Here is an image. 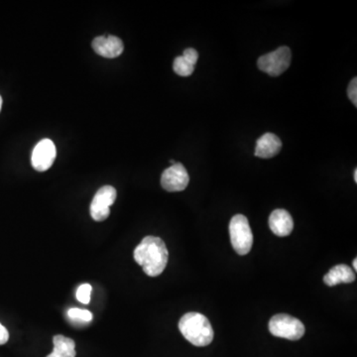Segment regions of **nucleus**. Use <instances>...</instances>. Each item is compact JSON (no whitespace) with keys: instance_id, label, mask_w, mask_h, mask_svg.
Returning a JSON list of instances; mask_svg holds the SVG:
<instances>
[{"instance_id":"obj_3","label":"nucleus","mask_w":357,"mask_h":357,"mask_svg":"<svg viewBox=\"0 0 357 357\" xmlns=\"http://www.w3.org/2000/svg\"><path fill=\"white\" fill-rule=\"evenodd\" d=\"M229 235L233 249L240 255H247L254 244V235L247 217L243 215H234L229 224Z\"/></svg>"},{"instance_id":"obj_22","label":"nucleus","mask_w":357,"mask_h":357,"mask_svg":"<svg viewBox=\"0 0 357 357\" xmlns=\"http://www.w3.org/2000/svg\"><path fill=\"white\" fill-rule=\"evenodd\" d=\"M1 108H2V97H0V110H1Z\"/></svg>"},{"instance_id":"obj_12","label":"nucleus","mask_w":357,"mask_h":357,"mask_svg":"<svg viewBox=\"0 0 357 357\" xmlns=\"http://www.w3.org/2000/svg\"><path fill=\"white\" fill-rule=\"evenodd\" d=\"M356 281V273L345 264H340L331 268L330 272L324 277V284L328 286H337L342 283H352Z\"/></svg>"},{"instance_id":"obj_21","label":"nucleus","mask_w":357,"mask_h":357,"mask_svg":"<svg viewBox=\"0 0 357 357\" xmlns=\"http://www.w3.org/2000/svg\"><path fill=\"white\" fill-rule=\"evenodd\" d=\"M354 182L357 183V170H354Z\"/></svg>"},{"instance_id":"obj_4","label":"nucleus","mask_w":357,"mask_h":357,"mask_svg":"<svg viewBox=\"0 0 357 357\" xmlns=\"http://www.w3.org/2000/svg\"><path fill=\"white\" fill-rule=\"evenodd\" d=\"M269 331L274 337L298 340L305 333V326L300 319L286 314L276 315L269 322Z\"/></svg>"},{"instance_id":"obj_17","label":"nucleus","mask_w":357,"mask_h":357,"mask_svg":"<svg viewBox=\"0 0 357 357\" xmlns=\"http://www.w3.org/2000/svg\"><path fill=\"white\" fill-rule=\"evenodd\" d=\"M347 96L351 99V103L357 106V78H354L349 83V89H347Z\"/></svg>"},{"instance_id":"obj_18","label":"nucleus","mask_w":357,"mask_h":357,"mask_svg":"<svg viewBox=\"0 0 357 357\" xmlns=\"http://www.w3.org/2000/svg\"><path fill=\"white\" fill-rule=\"evenodd\" d=\"M183 57L187 60L188 62L191 63L192 65H196L199 60V53L194 49L189 48L185 49Z\"/></svg>"},{"instance_id":"obj_20","label":"nucleus","mask_w":357,"mask_h":357,"mask_svg":"<svg viewBox=\"0 0 357 357\" xmlns=\"http://www.w3.org/2000/svg\"><path fill=\"white\" fill-rule=\"evenodd\" d=\"M357 258L354 259V261H352V265H354V271H357Z\"/></svg>"},{"instance_id":"obj_16","label":"nucleus","mask_w":357,"mask_h":357,"mask_svg":"<svg viewBox=\"0 0 357 357\" xmlns=\"http://www.w3.org/2000/svg\"><path fill=\"white\" fill-rule=\"evenodd\" d=\"M92 286L90 284H83L76 290V299L81 303L88 305L90 302V293H92Z\"/></svg>"},{"instance_id":"obj_10","label":"nucleus","mask_w":357,"mask_h":357,"mask_svg":"<svg viewBox=\"0 0 357 357\" xmlns=\"http://www.w3.org/2000/svg\"><path fill=\"white\" fill-rule=\"evenodd\" d=\"M282 149V142L277 135L273 133H265L257 140L255 148V156L259 158H273L279 154Z\"/></svg>"},{"instance_id":"obj_9","label":"nucleus","mask_w":357,"mask_h":357,"mask_svg":"<svg viewBox=\"0 0 357 357\" xmlns=\"http://www.w3.org/2000/svg\"><path fill=\"white\" fill-rule=\"evenodd\" d=\"M92 48L97 55L113 59L124 52V43L117 36H99L92 41Z\"/></svg>"},{"instance_id":"obj_6","label":"nucleus","mask_w":357,"mask_h":357,"mask_svg":"<svg viewBox=\"0 0 357 357\" xmlns=\"http://www.w3.org/2000/svg\"><path fill=\"white\" fill-rule=\"evenodd\" d=\"M117 190L111 185H104L94 194L90 204V215L96 222H103L110 217L111 206L117 199Z\"/></svg>"},{"instance_id":"obj_5","label":"nucleus","mask_w":357,"mask_h":357,"mask_svg":"<svg viewBox=\"0 0 357 357\" xmlns=\"http://www.w3.org/2000/svg\"><path fill=\"white\" fill-rule=\"evenodd\" d=\"M291 59V50L286 46H283L269 54L261 56L257 61V66L260 71L269 76H278L288 69Z\"/></svg>"},{"instance_id":"obj_13","label":"nucleus","mask_w":357,"mask_h":357,"mask_svg":"<svg viewBox=\"0 0 357 357\" xmlns=\"http://www.w3.org/2000/svg\"><path fill=\"white\" fill-rule=\"evenodd\" d=\"M54 349L47 357H76V344L72 338L58 335L53 338Z\"/></svg>"},{"instance_id":"obj_19","label":"nucleus","mask_w":357,"mask_h":357,"mask_svg":"<svg viewBox=\"0 0 357 357\" xmlns=\"http://www.w3.org/2000/svg\"><path fill=\"white\" fill-rule=\"evenodd\" d=\"M9 340V333L6 326L0 324V345L6 344Z\"/></svg>"},{"instance_id":"obj_11","label":"nucleus","mask_w":357,"mask_h":357,"mask_svg":"<svg viewBox=\"0 0 357 357\" xmlns=\"http://www.w3.org/2000/svg\"><path fill=\"white\" fill-rule=\"evenodd\" d=\"M269 226L277 236H288L293 231L294 222L291 215L285 210H275L269 217Z\"/></svg>"},{"instance_id":"obj_8","label":"nucleus","mask_w":357,"mask_h":357,"mask_svg":"<svg viewBox=\"0 0 357 357\" xmlns=\"http://www.w3.org/2000/svg\"><path fill=\"white\" fill-rule=\"evenodd\" d=\"M57 155L54 142L50 139H43L35 146L32 153V166L38 172H45L52 167Z\"/></svg>"},{"instance_id":"obj_7","label":"nucleus","mask_w":357,"mask_h":357,"mask_svg":"<svg viewBox=\"0 0 357 357\" xmlns=\"http://www.w3.org/2000/svg\"><path fill=\"white\" fill-rule=\"evenodd\" d=\"M190 182L189 174L183 164L175 163L164 171L161 176V185L167 192H182Z\"/></svg>"},{"instance_id":"obj_2","label":"nucleus","mask_w":357,"mask_h":357,"mask_svg":"<svg viewBox=\"0 0 357 357\" xmlns=\"http://www.w3.org/2000/svg\"><path fill=\"white\" fill-rule=\"evenodd\" d=\"M178 330L183 337L194 347H206L213 340L212 324L208 317L199 313H188L181 317Z\"/></svg>"},{"instance_id":"obj_15","label":"nucleus","mask_w":357,"mask_h":357,"mask_svg":"<svg viewBox=\"0 0 357 357\" xmlns=\"http://www.w3.org/2000/svg\"><path fill=\"white\" fill-rule=\"evenodd\" d=\"M174 72L181 76H191L194 71V66L187 61L183 56L177 57L173 64Z\"/></svg>"},{"instance_id":"obj_1","label":"nucleus","mask_w":357,"mask_h":357,"mask_svg":"<svg viewBox=\"0 0 357 357\" xmlns=\"http://www.w3.org/2000/svg\"><path fill=\"white\" fill-rule=\"evenodd\" d=\"M169 252L165 242L157 236H146L134 250V260L142 266L145 274L157 277L165 270Z\"/></svg>"},{"instance_id":"obj_14","label":"nucleus","mask_w":357,"mask_h":357,"mask_svg":"<svg viewBox=\"0 0 357 357\" xmlns=\"http://www.w3.org/2000/svg\"><path fill=\"white\" fill-rule=\"evenodd\" d=\"M68 317L75 324V326H85V324H90L92 319V314L90 310L76 309V308L68 310Z\"/></svg>"}]
</instances>
